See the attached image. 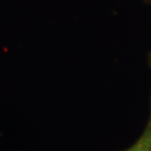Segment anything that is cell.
<instances>
[{"instance_id":"1","label":"cell","mask_w":151,"mask_h":151,"mask_svg":"<svg viewBox=\"0 0 151 151\" xmlns=\"http://www.w3.org/2000/svg\"><path fill=\"white\" fill-rule=\"evenodd\" d=\"M126 151H151V126L137 143Z\"/></svg>"}]
</instances>
